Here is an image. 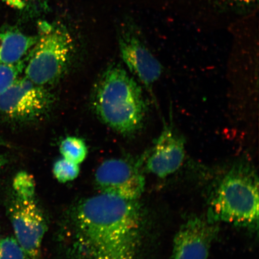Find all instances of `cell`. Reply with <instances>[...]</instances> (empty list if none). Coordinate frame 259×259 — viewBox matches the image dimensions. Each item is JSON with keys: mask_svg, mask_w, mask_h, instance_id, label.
Listing matches in <instances>:
<instances>
[{"mask_svg": "<svg viewBox=\"0 0 259 259\" xmlns=\"http://www.w3.org/2000/svg\"><path fill=\"white\" fill-rule=\"evenodd\" d=\"M137 200L101 193L67 213L61 240L69 259H137L142 234Z\"/></svg>", "mask_w": 259, "mask_h": 259, "instance_id": "1", "label": "cell"}, {"mask_svg": "<svg viewBox=\"0 0 259 259\" xmlns=\"http://www.w3.org/2000/svg\"><path fill=\"white\" fill-rule=\"evenodd\" d=\"M93 105L100 119L125 137H135L143 130L150 106L141 84L118 64L103 74Z\"/></svg>", "mask_w": 259, "mask_h": 259, "instance_id": "2", "label": "cell"}, {"mask_svg": "<svg viewBox=\"0 0 259 259\" xmlns=\"http://www.w3.org/2000/svg\"><path fill=\"white\" fill-rule=\"evenodd\" d=\"M258 180L248 161L236 162L223 177L209 203L206 218L251 229H258Z\"/></svg>", "mask_w": 259, "mask_h": 259, "instance_id": "3", "label": "cell"}, {"mask_svg": "<svg viewBox=\"0 0 259 259\" xmlns=\"http://www.w3.org/2000/svg\"><path fill=\"white\" fill-rule=\"evenodd\" d=\"M41 34L25 59V77L40 86L51 85L63 75L73 50V40L66 28L43 22Z\"/></svg>", "mask_w": 259, "mask_h": 259, "instance_id": "4", "label": "cell"}, {"mask_svg": "<svg viewBox=\"0 0 259 259\" xmlns=\"http://www.w3.org/2000/svg\"><path fill=\"white\" fill-rule=\"evenodd\" d=\"M53 102V95L45 87L25 76L19 77L0 95V112L13 120L33 121L47 114Z\"/></svg>", "mask_w": 259, "mask_h": 259, "instance_id": "5", "label": "cell"}, {"mask_svg": "<svg viewBox=\"0 0 259 259\" xmlns=\"http://www.w3.org/2000/svg\"><path fill=\"white\" fill-rule=\"evenodd\" d=\"M9 212L15 238L28 259H39L42 241L47 231L43 212L35 197L25 198L13 193Z\"/></svg>", "mask_w": 259, "mask_h": 259, "instance_id": "6", "label": "cell"}, {"mask_svg": "<svg viewBox=\"0 0 259 259\" xmlns=\"http://www.w3.org/2000/svg\"><path fill=\"white\" fill-rule=\"evenodd\" d=\"M145 153L135 162L124 158H112L100 165L95 175L101 193L137 200L144 192L145 180L141 170Z\"/></svg>", "mask_w": 259, "mask_h": 259, "instance_id": "7", "label": "cell"}, {"mask_svg": "<svg viewBox=\"0 0 259 259\" xmlns=\"http://www.w3.org/2000/svg\"><path fill=\"white\" fill-rule=\"evenodd\" d=\"M122 59L133 75L145 87L155 100L153 87L163 72V66L155 57L139 32L125 27L119 37Z\"/></svg>", "mask_w": 259, "mask_h": 259, "instance_id": "8", "label": "cell"}, {"mask_svg": "<svg viewBox=\"0 0 259 259\" xmlns=\"http://www.w3.org/2000/svg\"><path fill=\"white\" fill-rule=\"evenodd\" d=\"M186 155V139L171 120L164 122L153 147L145 153V168L159 178H166L182 166Z\"/></svg>", "mask_w": 259, "mask_h": 259, "instance_id": "9", "label": "cell"}, {"mask_svg": "<svg viewBox=\"0 0 259 259\" xmlns=\"http://www.w3.org/2000/svg\"><path fill=\"white\" fill-rule=\"evenodd\" d=\"M218 223L194 217L181 226L173 242L174 259H207L218 236Z\"/></svg>", "mask_w": 259, "mask_h": 259, "instance_id": "10", "label": "cell"}, {"mask_svg": "<svg viewBox=\"0 0 259 259\" xmlns=\"http://www.w3.org/2000/svg\"><path fill=\"white\" fill-rule=\"evenodd\" d=\"M38 39L15 28L0 30V63L14 64L24 60Z\"/></svg>", "mask_w": 259, "mask_h": 259, "instance_id": "11", "label": "cell"}, {"mask_svg": "<svg viewBox=\"0 0 259 259\" xmlns=\"http://www.w3.org/2000/svg\"><path fill=\"white\" fill-rule=\"evenodd\" d=\"M60 151L63 158L72 163L79 164L85 160L88 149L82 140L76 137H68L61 142Z\"/></svg>", "mask_w": 259, "mask_h": 259, "instance_id": "12", "label": "cell"}, {"mask_svg": "<svg viewBox=\"0 0 259 259\" xmlns=\"http://www.w3.org/2000/svg\"><path fill=\"white\" fill-rule=\"evenodd\" d=\"M25 60L14 64L0 63V95L11 87L24 70Z\"/></svg>", "mask_w": 259, "mask_h": 259, "instance_id": "13", "label": "cell"}, {"mask_svg": "<svg viewBox=\"0 0 259 259\" xmlns=\"http://www.w3.org/2000/svg\"><path fill=\"white\" fill-rule=\"evenodd\" d=\"M12 187L13 193L16 195L25 198L35 197L34 178L25 171H21L16 175L13 181Z\"/></svg>", "mask_w": 259, "mask_h": 259, "instance_id": "14", "label": "cell"}, {"mask_svg": "<svg viewBox=\"0 0 259 259\" xmlns=\"http://www.w3.org/2000/svg\"><path fill=\"white\" fill-rule=\"evenodd\" d=\"M53 174L60 183H65L73 181L79 174V164L62 158L58 160L53 166Z\"/></svg>", "mask_w": 259, "mask_h": 259, "instance_id": "15", "label": "cell"}, {"mask_svg": "<svg viewBox=\"0 0 259 259\" xmlns=\"http://www.w3.org/2000/svg\"><path fill=\"white\" fill-rule=\"evenodd\" d=\"M0 259H28L23 249L14 237L0 239Z\"/></svg>", "mask_w": 259, "mask_h": 259, "instance_id": "16", "label": "cell"}, {"mask_svg": "<svg viewBox=\"0 0 259 259\" xmlns=\"http://www.w3.org/2000/svg\"><path fill=\"white\" fill-rule=\"evenodd\" d=\"M2 1L16 9H22L25 6L23 0H2Z\"/></svg>", "mask_w": 259, "mask_h": 259, "instance_id": "17", "label": "cell"}, {"mask_svg": "<svg viewBox=\"0 0 259 259\" xmlns=\"http://www.w3.org/2000/svg\"><path fill=\"white\" fill-rule=\"evenodd\" d=\"M229 2H232L236 3H240V4L248 5L251 3H255L257 0H228Z\"/></svg>", "mask_w": 259, "mask_h": 259, "instance_id": "18", "label": "cell"}, {"mask_svg": "<svg viewBox=\"0 0 259 259\" xmlns=\"http://www.w3.org/2000/svg\"><path fill=\"white\" fill-rule=\"evenodd\" d=\"M8 160L4 155H0V170L7 163Z\"/></svg>", "mask_w": 259, "mask_h": 259, "instance_id": "19", "label": "cell"}, {"mask_svg": "<svg viewBox=\"0 0 259 259\" xmlns=\"http://www.w3.org/2000/svg\"><path fill=\"white\" fill-rule=\"evenodd\" d=\"M6 145L5 141H3L1 138H0V145Z\"/></svg>", "mask_w": 259, "mask_h": 259, "instance_id": "20", "label": "cell"}]
</instances>
